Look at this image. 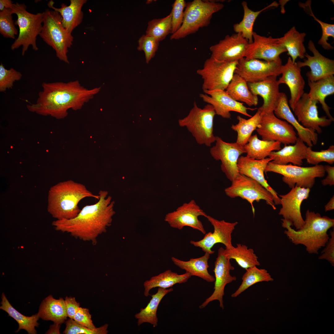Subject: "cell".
Returning <instances> with one entry per match:
<instances>
[{
    "mask_svg": "<svg viewBox=\"0 0 334 334\" xmlns=\"http://www.w3.org/2000/svg\"><path fill=\"white\" fill-rule=\"evenodd\" d=\"M14 3L11 0H0V10L3 11L5 8L11 9Z\"/></svg>",
    "mask_w": 334,
    "mask_h": 334,
    "instance_id": "cell-55",
    "label": "cell"
},
{
    "mask_svg": "<svg viewBox=\"0 0 334 334\" xmlns=\"http://www.w3.org/2000/svg\"><path fill=\"white\" fill-rule=\"evenodd\" d=\"M206 217L213 226V232L206 233L203 238L200 240L191 241V244L201 248L205 253L210 255L214 253L212 248L217 243L223 244L225 248L232 249L233 246L232 244V234L238 222L231 223L224 220L219 221L208 215Z\"/></svg>",
    "mask_w": 334,
    "mask_h": 334,
    "instance_id": "cell-15",
    "label": "cell"
},
{
    "mask_svg": "<svg viewBox=\"0 0 334 334\" xmlns=\"http://www.w3.org/2000/svg\"><path fill=\"white\" fill-rule=\"evenodd\" d=\"M215 142L210 149V154L215 160L221 161L222 171L232 182L240 174L237 166L238 160L246 151L243 146L236 142H225L218 136H216Z\"/></svg>",
    "mask_w": 334,
    "mask_h": 334,
    "instance_id": "cell-13",
    "label": "cell"
},
{
    "mask_svg": "<svg viewBox=\"0 0 334 334\" xmlns=\"http://www.w3.org/2000/svg\"><path fill=\"white\" fill-rule=\"evenodd\" d=\"M310 189L295 186L287 194L280 195L282 207L279 214L290 222L296 230L300 229L305 223L301 211L303 201L309 196Z\"/></svg>",
    "mask_w": 334,
    "mask_h": 334,
    "instance_id": "cell-18",
    "label": "cell"
},
{
    "mask_svg": "<svg viewBox=\"0 0 334 334\" xmlns=\"http://www.w3.org/2000/svg\"><path fill=\"white\" fill-rule=\"evenodd\" d=\"M22 75L14 68L7 69L2 63L0 65V92H3L11 88L14 82L21 79Z\"/></svg>",
    "mask_w": 334,
    "mask_h": 334,
    "instance_id": "cell-48",
    "label": "cell"
},
{
    "mask_svg": "<svg viewBox=\"0 0 334 334\" xmlns=\"http://www.w3.org/2000/svg\"><path fill=\"white\" fill-rule=\"evenodd\" d=\"M191 276L189 273L187 272L178 274L170 270H168L157 275L152 276L149 280L144 282V295L146 297L148 296L150 290L155 287L167 289L177 284L185 283Z\"/></svg>",
    "mask_w": 334,
    "mask_h": 334,
    "instance_id": "cell-33",
    "label": "cell"
},
{
    "mask_svg": "<svg viewBox=\"0 0 334 334\" xmlns=\"http://www.w3.org/2000/svg\"><path fill=\"white\" fill-rule=\"evenodd\" d=\"M225 192L231 198L240 197L246 200L251 205L254 214L255 201L264 200L274 210L276 209L271 193L259 182L243 174L240 173L232 182L231 185L225 189Z\"/></svg>",
    "mask_w": 334,
    "mask_h": 334,
    "instance_id": "cell-11",
    "label": "cell"
},
{
    "mask_svg": "<svg viewBox=\"0 0 334 334\" xmlns=\"http://www.w3.org/2000/svg\"><path fill=\"white\" fill-rule=\"evenodd\" d=\"M60 324L54 323L51 325L49 330L46 332L47 334H60L59 329Z\"/></svg>",
    "mask_w": 334,
    "mask_h": 334,
    "instance_id": "cell-56",
    "label": "cell"
},
{
    "mask_svg": "<svg viewBox=\"0 0 334 334\" xmlns=\"http://www.w3.org/2000/svg\"><path fill=\"white\" fill-rule=\"evenodd\" d=\"M207 215L195 201L191 200L184 203L176 210L166 214L165 221L173 228L181 230L185 226H188L205 234L206 230L198 217H206Z\"/></svg>",
    "mask_w": 334,
    "mask_h": 334,
    "instance_id": "cell-17",
    "label": "cell"
},
{
    "mask_svg": "<svg viewBox=\"0 0 334 334\" xmlns=\"http://www.w3.org/2000/svg\"><path fill=\"white\" fill-rule=\"evenodd\" d=\"M201 93L200 97L203 101L212 105L216 114L227 119L230 118L231 111L240 113L250 118L252 116L247 112V110H254L255 109L247 108L243 104L233 99L225 91L216 89L204 92Z\"/></svg>",
    "mask_w": 334,
    "mask_h": 334,
    "instance_id": "cell-22",
    "label": "cell"
},
{
    "mask_svg": "<svg viewBox=\"0 0 334 334\" xmlns=\"http://www.w3.org/2000/svg\"><path fill=\"white\" fill-rule=\"evenodd\" d=\"M307 146L298 137L293 145H285L280 150L272 152L269 156L272 160L271 162L278 165H286L288 163L301 166L303 160L305 159Z\"/></svg>",
    "mask_w": 334,
    "mask_h": 334,
    "instance_id": "cell-28",
    "label": "cell"
},
{
    "mask_svg": "<svg viewBox=\"0 0 334 334\" xmlns=\"http://www.w3.org/2000/svg\"><path fill=\"white\" fill-rule=\"evenodd\" d=\"M325 172L327 175L325 178L321 181V183L323 186L328 185L330 186L334 185V166L327 165L324 166Z\"/></svg>",
    "mask_w": 334,
    "mask_h": 334,
    "instance_id": "cell-54",
    "label": "cell"
},
{
    "mask_svg": "<svg viewBox=\"0 0 334 334\" xmlns=\"http://www.w3.org/2000/svg\"><path fill=\"white\" fill-rule=\"evenodd\" d=\"M242 5L244 11L243 18L239 23L234 24L233 29L236 33L241 34L249 43H251L253 41V25L257 17L263 11L272 7L277 6L278 4L274 2L262 10L257 11L250 9L246 1L242 2Z\"/></svg>",
    "mask_w": 334,
    "mask_h": 334,
    "instance_id": "cell-38",
    "label": "cell"
},
{
    "mask_svg": "<svg viewBox=\"0 0 334 334\" xmlns=\"http://www.w3.org/2000/svg\"><path fill=\"white\" fill-rule=\"evenodd\" d=\"M138 44L137 49L144 52L146 62L148 63L155 56L159 42L152 36L143 34L139 38Z\"/></svg>",
    "mask_w": 334,
    "mask_h": 334,
    "instance_id": "cell-49",
    "label": "cell"
},
{
    "mask_svg": "<svg viewBox=\"0 0 334 334\" xmlns=\"http://www.w3.org/2000/svg\"><path fill=\"white\" fill-rule=\"evenodd\" d=\"M1 298V306L0 309L6 312L9 316L17 322L19 325V328L16 332H18L21 329H24L28 334H36L35 327H38L39 323L37 320L40 318L37 313L30 317L25 316L12 306L3 293L2 294Z\"/></svg>",
    "mask_w": 334,
    "mask_h": 334,
    "instance_id": "cell-39",
    "label": "cell"
},
{
    "mask_svg": "<svg viewBox=\"0 0 334 334\" xmlns=\"http://www.w3.org/2000/svg\"><path fill=\"white\" fill-rule=\"evenodd\" d=\"M282 226L286 229L284 233L295 245L305 246L309 254H318L319 250L324 247L329 236L328 230L334 226V219L322 216L318 212L307 210L305 214V223L302 228L295 230L291 223L283 219Z\"/></svg>",
    "mask_w": 334,
    "mask_h": 334,
    "instance_id": "cell-3",
    "label": "cell"
},
{
    "mask_svg": "<svg viewBox=\"0 0 334 334\" xmlns=\"http://www.w3.org/2000/svg\"><path fill=\"white\" fill-rule=\"evenodd\" d=\"M13 14L10 8L0 11V33L4 37L15 39L18 31L13 20Z\"/></svg>",
    "mask_w": 334,
    "mask_h": 334,
    "instance_id": "cell-46",
    "label": "cell"
},
{
    "mask_svg": "<svg viewBox=\"0 0 334 334\" xmlns=\"http://www.w3.org/2000/svg\"><path fill=\"white\" fill-rule=\"evenodd\" d=\"M216 113L213 106L209 104L203 108L199 107L196 101L188 114L179 119V125L185 127L200 145L210 147L215 142L213 134V121Z\"/></svg>",
    "mask_w": 334,
    "mask_h": 334,
    "instance_id": "cell-8",
    "label": "cell"
},
{
    "mask_svg": "<svg viewBox=\"0 0 334 334\" xmlns=\"http://www.w3.org/2000/svg\"><path fill=\"white\" fill-rule=\"evenodd\" d=\"M305 32H299L295 27H292L282 37L279 38L281 43L286 49L287 54L293 62L298 57L304 58L306 49L303 44L306 36Z\"/></svg>",
    "mask_w": 334,
    "mask_h": 334,
    "instance_id": "cell-37",
    "label": "cell"
},
{
    "mask_svg": "<svg viewBox=\"0 0 334 334\" xmlns=\"http://www.w3.org/2000/svg\"><path fill=\"white\" fill-rule=\"evenodd\" d=\"M108 195L106 191H100L97 202L84 206L74 218L57 220L52 222V225L57 230L96 243L98 237L105 232L111 225L115 213L114 202Z\"/></svg>",
    "mask_w": 334,
    "mask_h": 334,
    "instance_id": "cell-2",
    "label": "cell"
},
{
    "mask_svg": "<svg viewBox=\"0 0 334 334\" xmlns=\"http://www.w3.org/2000/svg\"><path fill=\"white\" fill-rule=\"evenodd\" d=\"M274 113L277 117L285 120L290 124L297 131L298 137L308 146L312 147L317 144L318 134L312 130L304 127L298 121L290 109L287 96L284 93L280 92Z\"/></svg>",
    "mask_w": 334,
    "mask_h": 334,
    "instance_id": "cell-27",
    "label": "cell"
},
{
    "mask_svg": "<svg viewBox=\"0 0 334 334\" xmlns=\"http://www.w3.org/2000/svg\"><path fill=\"white\" fill-rule=\"evenodd\" d=\"M247 83L240 75L234 73L225 91L236 101L244 102L250 106H256L258 102V96L250 91Z\"/></svg>",
    "mask_w": 334,
    "mask_h": 334,
    "instance_id": "cell-34",
    "label": "cell"
},
{
    "mask_svg": "<svg viewBox=\"0 0 334 334\" xmlns=\"http://www.w3.org/2000/svg\"><path fill=\"white\" fill-rule=\"evenodd\" d=\"M64 300L67 316L73 319L80 307V304L74 297H66Z\"/></svg>",
    "mask_w": 334,
    "mask_h": 334,
    "instance_id": "cell-53",
    "label": "cell"
},
{
    "mask_svg": "<svg viewBox=\"0 0 334 334\" xmlns=\"http://www.w3.org/2000/svg\"><path fill=\"white\" fill-rule=\"evenodd\" d=\"M256 130L262 140L278 141L285 145L294 144L298 138L293 127L277 117L274 112L262 115Z\"/></svg>",
    "mask_w": 334,
    "mask_h": 334,
    "instance_id": "cell-12",
    "label": "cell"
},
{
    "mask_svg": "<svg viewBox=\"0 0 334 334\" xmlns=\"http://www.w3.org/2000/svg\"><path fill=\"white\" fill-rule=\"evenodd\" d=\"M305 159L308 163L315 165L322 162L332 164L334 162V146L331 145L327 149L319 151H314L311 147L307 146Z\"/></svg>",
    "mask_w": 334,
    "mask_h": 334,
    "instance_id": "cell-45",
    "label": "cell"
},
{
    "mask_svg": "<svg viewBox=\"0 0 334 334\" xmlns=\"http://www.w3.org/2000/svg\"><path fill=\"white\" fill-rule=\"evenodd\" d=\"M282 66L281 58L267 61L257 59L246 60L243 58L237 62L234 73L248 83L257 82L270 76L280 75Z\"/></svg>",
    "mask_w": 334,
    "mask_h": 334,
    "instance_id": "cell-14",
    "label": "cell"
},
{
    "mask_svg": "<svg viewBox=\"0 0 334 334\" xmlns=\"http://www.w3.org/2000/svg\"><path fill=\"white\" fill-rule=\"evenodd\" d=\"M66 322V327L63 332L65 334H106L108 332L107 324L92 329L79 324L72 319L69 318Z\"/></svg>",
    "mask_w": 334,
    "mask_h": 334,
    "instance_id": "cell-47",
    "label": "cell"
},
{
    "mask_svg": "<svg viewBox=\"0 0 334 334\" xmlns=\"http://www.w3.org/2000/svg\"><path fill=\"white\" fill-rule=\"evenodd\" d=\"M13 14L17 17L15 23L18 26L19 36L11 46V49L14 50L22 46V54L24 56L29 46L31 45L33 49L37 51L36 44L37 36L40 35L43 21V13L33 14L27 10L24 4L16 2L14 4L11 9Z\"/></svg>",
    "mask_w": 334,
    "mask_h": 334,
    "instance_id": "cell-7",
    "label": "cell"
},
{
    "mask_svg": "<svg viewBox=\"0 0 334 334\" xmlns=\"http://www.w3.org/2000/svg\"><path fill=\"white\" fill-rule=\"evenodd\" d=\"M300 6L303 8L305 11L320 25L322 30V36L318 42V44L321 45L325 49H332L334 48L328 42V37L334 38V24L324 22L317 19L314 15L310 6V2L307 1L305 3L300 4Z\"/></svg>",
    "mask_w": 334,
    "mask_h": 334,
    "instance_id": "cell-44",
    "label": "cell"
},
{
    "mask_svg": "<svg viewBox=\"0 0 334 334\" xmlns=\"http://www.w3.org/2000/svg\"><path fill=\"white\" fill-rule=\"evenodd\" d=\"M70 1L69 5L67 6L63 3L59 8L54 6V3L52 0L48 2L47 5L49 8L60 14L63 27L71 34L74 29L82 22L84 14L81 10L82 8L87 0H70Z\"/></svg>",
    "mask_w": 334,
    "mask_h": 334,
    "instance_id": "cell-29",
    "label": "cell"
},
{
    "mask_svg": "<svg viewBox=\"0 0 334 334\" xmlns=\"http://www.w3.org/2000/svg\"><path fill=\"white\" fill-rule=\"evenodd\" d=\"M171 12L166 17L161 19H154L148 23L146 35L154 37L159 42L165 39L171 33Z\"/></svg>",
    "mask_w": 334,
    "mask_h": 334,
    "instance_id": "cell-43",
    "label": "cell"
},
{
    "mask_svg": "<svg viewBox=\"0 0 334 334\" xmlns=\"http://www.w3.org/2000/svg\"><path fill=\"white\" fill-rule=\"evenodd\" d=\"M253 40L246 50L244 58L246 60L257 59L267 61H276L280 59V54L287 52L279 38L263 36L254 32Z\"/></svg>",
    "mask_w": 334,
    "mask_h": 334,
    "instance_id": "cell-19",
    "label": "cell"
},
{
    "mask_svg": "<svg viewBox=\"0 0 334 334\" xmlns=\"http://www.w3.org/2000/svg\"><path fill=\"white\" fill-rule=\"evenodd\" d=\"M308 48L313 55L306 53L303 62H297L300 68L308 66L310 69L306 73L308 81L315 82L334 74V61L322 55L316 48L314 42L309 41Z\"/></svg>",
    "mask_w": 334,
    "mask_h": 334,
    "instance_id": "cell-23",
    "label": "cell"
},
{
    "mask_svg": "<svg viewBox=\"0 0 334 334\" xmlns=\"http://www.w3.org/2000/svg\"><path fill=\"white\" fill-rule=\"evenodd\" d=\"M87 197L98 199L84 184L69 180L60 182L52 186L48 193L47 210L57 220L71 219L75 217L81 210L79 202Z\"/></svg>",
    "mask_w": 334,
    "mask_h": 334,
    "instance_id": "cell-4",
    "label": "cell"
},
{
    "mask_svg": "<svg viewBox=\"0 0 334 334\" xmlns=\"http://www.w3.org/2000/svg\"><path fill=\"white\" fill-rule=\"evenodd\" d=\"M319 102L310 98L304 93L297 102L293 110L298 121L304 127L319 134L322 132L321 127L329 126L332 122L327 116H319L317 104Z\"/></svg>",
    "mask_w": 334,
    "mask_h": 334,
    "instance_id": "cell-20",
    "label": "cell"
},
{
    "mask_svg": "<svg viewBox=\"0 0 334 334\" xmlns=\"http://www.w3.org/2000/svg\"><path fill=\"white\" fill-rule=\"evenodd\" d=\"M73 319L79 324L90 329H94L96 328L93 323L91 315L88 309L80 307Z\"/></svg>",
    "mask_w": 334,
    "mask_h": 334,
    "instance_id": "cell-51",
    "label": "cell"
},
{
    "mask_svg": "<svg viewBox=\"0 0 334 334\" xmlns=\"http://www.w3.org/2000/svg\"><path fill=\"white\" fill-rule=\"evenodd\" d=\"M278 141H268L258 139L257 134L251 135L244 146L246 156L256 160L264 159L272 151H277L281 148Z\"/></svg>",
    "mask_w": 334,
    "mask_h": 334,
    "instance_id": "cell-36",
    "label": "cell"
},
{
    "mask_svg": "<svg viewBox=\"0 0 334 334\" xmlns=\"http://www.w3.org/2000/svg\"><path fill=\"white\" fill-rule=\"evenodd\" d=\"M281 76L277 80L278 84H284L289 87L290 93V106L293 110L295 105L305 93V81L301 73V68L296 62H293L289 57L286 63L282 66Z\"/></svg>",
    "mask_w": 334,
    "mask_h": 334,
    "instance_id": "cell-25",
    "label": "cell"
},
{
    "mask_svg": "<svg viewBox=\"0 0 334 334\" xmlns=\"http://www.w3.org/2000/svg\"><path fill=\"white\" fill-rule=\"evenodd\" d=\"M237 62H229L212 57L207 59L203 67L197 71L203 79L204 92L216 89L225 90L234 74Z\"/></svg>",
    "mask_w": 334,
    "mask_h": 334,
    "instance_id": "cell-10",
    "label": "cell"
},
{
    "mask_svg": "<svg viewBox=\"0 0 334 334\" xmlns=\"http://www.w3.org/2000/svg\"><path fill=\"white\" fill-rule=\"evenodd\" d=\"M331 237L322 251V254L318 257L319 259H325L334 265V230L330 231Z\"/></svg>",
    "mask_w": 334,
    "mask_h": 334,
    "instance_id": "cell-52",
    "label": "cell"
},
{
    "mask_svg": "<svg viewBox=\"0 0 334 334\" xmlns=\"http://www.w3.org/2000/svg\"><path fill=\"white\" fill-rule=\"evenodd\" d=\"M310 88L308 93L309 97L317 101L321 104L322 107L328 118L332 121L334 118L330 112L331 108L327 104L325 99L327 96L334 93V76L331 75L315 82L308 81Z\"/></svg>",
    "mask_w": 334,
    "mask_h": 334,
    "instance_id": "cell-31",
    "label": "cell"
},
{
    "mask_svg": "<svg viewBox=\"0 0 334 334\" xmlns=\"http://www.w3.org/2000/svg\"><path fill=\"white\" fill-rule=\"evenodd\" d=\"M210 255L208 253L200 257L190 259L187 261L181 260L173 257L171 259L174 264L180 268L189 273L191 276L199 277L208 282L215 281V277L209 273L208 260Z\"/></svg>",
    "mask_w": 334,
    "mask_h": 334,
    "instance_id": "cell-30",
    "label": "cell"
},
{
    "mask_svg": "<svg viewBox=\"0 0 334 334\" xmlns=\"http://www.w3.org/2000/svg\"><path fill=\"white\" fill-rule=\"evenodd\" d=\"M277 77L271 76L258 82L248 83V88L252 93L259 95L263 99V105L258 109L262 115L274 112L280 93Z\"/></svg>",
    "mask_w": 334,
    "mask_h": 334,
    "instance_id": "cell-26",
    "label": "cell"
},
{
    "mask_svg": "<svg viewBox=\"0 0 334 334\" xmlns=\"http://www.w3.org/2000/svg\"><path fill=\"white\" fill-rule=\"evenodd\" d=\"M325 212L331 211L334 209V196L330 199L328 203L325 206Z\"/></svg>",
    "mask_w": 334,
    "mask_h": 334,
    "instance_id": "cell-57",
    "label": "cell"
},
{
    "mask_svg": "<svg viewBox=\"0 0 334 334\" xmlns=\"http://www.w3.org/2000/svg\"><path fill=\"white\" fill-rule=\"evenodd\" d=\"M242 277V282L238 289L231 295L236 298L250 287L258 282L272 281L273 278L264 269H259L255 266L246 269Z\"/></svg>",
    "mask_w": 334,
    "mask_h": 334,
    "instance_id": "cell-42",
    "label": "cell"
},
{
    "mask_svg": "<svg viewBox=\"0 0 334 334\" xmlns=\"http://www.w3.org/2000/svg\"><path fill=\"white\" fill-rule=\"evenodd\" d=\"M37 314L44 320H51L61 324L67 317L65 300L62 298L55 299L50 295L41 302Z\"/></svg>",
    "mask_w": 334,
    "mask_h": 334,
    "instance_id": "cell-32",
    "label": "cell"
},
{
    "mask_svg": "<svg viewBox=\"0 0 334 334\" xmlns=\"http://www.w3.org/2000/svg\"><path fill=\"white\" fill-rule=\"evenodd\" d=\"M36 103L27 105L29 111L43 116L63 119L68 110L80 109L100 91L101 87L88 89L78 80L67 83H43Z\"/></svg>",
    "mask_w": 334,
    "mask_h": 334,
    "instance_id": "cell-1",
    "label": "cell"
},
{
    "mask_svg": "<svg viewBox=\"0 0 334 334\" xmlns=\"http://www.w3.org/2000/svg\"><path fill=\"white\" fill-rule=\"evenodd\" d=\"M262 116L260 112L257 110L254 116L248 119L239 115L237 116L238 123L231 126V129L237 133V143L244 146L247 143L252 132L259 125Z\"/></svg>",
    "mask_w": 334,
    "mask_h": 334,
    "instance_id": "cell-41",
    "label": "cell"
},
{
    "mask_svg": "<svg viewBox=\"0 0 334 334\" xmlns=\"http://www.w3.org/2000/svg\"><path fill=\"white\" fill-rule=\"evenodd\" d=\"M249 43L240 33L227 35L209 49L211 57L229 62H238L244 58Z\"/></svg>",
    "mask_w": 334,
    "mask_h": 334,
    "instance_id": "cell-21",
    "label": "cell"
},
{
    "mask_svg": "<svg viewBox=\"0 0 334 334\" xmlns=\"http://www.w3.org/2000/svg\"><path fill=\"white\" fill-rule=\"evenodd\" d=\"M225 249L221 247L218 251L217 256L214 263L213 270L215 274L214 291L208 298L199 306L200 309L205 307L210 302L214 300L219 301L220 306L224 308L223 297L224 289L228 284L236 280L235 276L230 274V271L234 270V268L230 262V259L227 258L224 254Z\"/></svg>",
    "mask_w": 334,
    "mask_h": 334,
    "instance_id": "cell-16",
    "label": "cell"
},
{
    "mask_svg": "<svg viewBox=\"0 0 334 334\" xmlns=\"http://www.w3.org/2000/svg\"><path fill=\"white\" fill-rule=\"evenodd\" d=\"M173 291L171 288L167 289L158 287L157 292L152 295V298L146 307L141 308L140 312L135 315L138 325L146 323L152 324L154 327L157 326L158 319L156 313L158 306L163 298Z\"/></svg>",
    "mask_w": 334,
    "mask_h": 334,
    "instance_id": "cell-35",
    "label": "cell"
},
{
    "mask_svg": "<svg viewBox=\"0 0 334 334\" xmlns=\"http://www.w3.org/2000/svg\"><path fill=\"white\" fill-rule=\"evenodd\" d=\"M223 4L213 0H194L186 3L183 22L180 28L170 37L178 40L194 34L208 26L213 15L221 10Z\"/></svg>",
    "mask_w": 334,
    "mask_h": 334,
    "instance_id": "cell-5",
    "label": "cell"
},
{
    "mask_svg": "<svg viewBox=\"0 0 334 334\" xmlns=\"http://www.w3.org/2000/svg\"><path fill=\"white\" fill-rule=\"evenodd\" d=\"M224 254L227 258L234 259L239 266L245 270L260 265L254 250L244 245L238 244L232 249L225 248Z\"/></svg>",
    "mask_w": 334,
    "mask_h": 334,
    "instance_id": "cell-40",
    "label": "cell"
},
{
    "mask_svg": "<svg viewBox=\"0 0 334 334\" xmlns=\"http://www.w3.org/2000/svg\"><path fill=\"white\" fill-rule=\"evenodd\" d=\"M264 172H273L283 175V181L291 188L295 186L310 189L313 186L315 178L324 176L325 171L321 165L303 167L290 163L280 165L270 162L267 165Z\"/></svg>",
    "mask_w": 334,
    "mask_h": 334,
    "instance_id": "cell-9",
    "label": "cell"
},
{
    "mask_svg": "<svg viewBox=\"0 0 334 334\" xmlns=\"http://www.w3.org/2000/svg\"><path fill=\"white\" fill-rule=\"evenodd\" d=\"M43 21L40 36L55 52L61 61L69 64L68 48L72 44L73 37L63 27L60 14L47 9L43 12Z\"/></svg>",
    "mask_w": 334,
    "mask_h": 334,
    "instance_id": "cell-6",
    "label": "cell"
},
{
    "mask_svg": "<svg viewBox=\"0 0 334 334\" xmlns=\"http://www.w3.org/2000/svg\"><path fill=\"white\" fill-rule=\"evenodd\" d=\"M272 160L269 157L256 160L246 156H241L238 160L237 166L240 173L254 180L269 191L272 195L275 205H278L280 204V198L277 193L268 183L264 175L267 165Z\"/></svg>",
    "mask_w": 334,
    "mask_h": 334,
    "instance_id": "cell-24",
    "label": "cell"
},
{
    "mask_svg": "<svg viewBox=\"0 0 334 334\" xmlns=\"http://www.w3.org/2000/svg\"><path fill=\"white\" fill-rule=\"evenodd\" d=\"M186 4V3L184 0H176L172 5L171 11L172 13V34L176 32L182 24Z\"/></svg>",
    "mask_w": 334,
    "mask_h": 334,
    "instance_id": "cell-50",
    "label": "cell"
}]
</instances>
